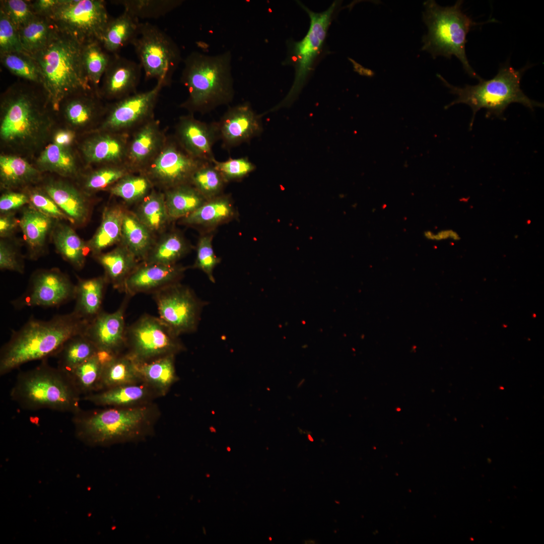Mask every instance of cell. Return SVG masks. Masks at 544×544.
Returning <instances> with one entry per match:
<instances>
[{
	"label": "cell",
	"mask_w": 544,
	"mask_h": 544,
	"mask_svg": "<svg viewBox=\"0 0 544 544\" xmlns=\"http://www.w3.org/2000/svg\"><path fill=\"white\" fill-rule=\"evenodd\" d=\"M89 321L74 311L56 315L48 320L30 318L0 350V375L29 362L57 355L71 337L84 333Z\"/></svg>",
	"instance_id": "6da1fadb"
},
{
	"label": "cell",
	"mask_w": 544,
	"mask_h": 544,
	"mask_svg": "<svg viewBox=\"0 0 544 544\" xmlns=\"http://www.w3.org/2000/svg\"><path fill=\"white\" fill-rule=\"evenodd\" d=\"M152 402L130 407H106L73 414L77 436L94 445H107L138 440L152 432L159 416Z\"/></svg>",
	"instance_id": "7a4b0ae2"
},
{
	"label": "cell",
	"mask_w": 544,
	"mask_h": 544,
	"mask_svg": "<svg viewBox=\"0 0 544 544\" xmlns=\"http://www.w3.org/2000/svg\"><path fill=\"white\" fill-rule=\"evenodd\" d=\"M83 45L56 28L47 44L31 56L39 67L41 85L56 111L71 95L93 88L83 64Z\"/></svg>",
	"instance_id": "3957f363"
},
{
	"label": "cell",
	"mask_w": 544,
	"mask_h": 544,
	"mask_svg": "<svg viewBox=\"0 0 544 544\" xmlns=\"http://www.w3.org/2000/svg\"><path fill=\"white\" fill-rule=\"evenodd\" d=\"M184 62L180 79L189 94L184 107L206 113L232 101L234 90L230 51L215 56L193 52Z\"/></svg>",
	"instance_id": "277c9868"
},
{
	"label": "cell",
	"mask_w": 544,
	"mask_h": 544,
	"mask_svg": "<svg viewBox=\"0 0 544 544\" xmlns=\"http://www.w3.org/2000/svg\"><path fill=\"white\" fill-rule=\"evenodd\" d=\"M10 396L22 409H49L73 415L81 411L82 396L69 375L45 360L36 367L20 372Z\"/></svg>",
	"instance_id": "5b68a950"
},
{
	"label": "cell",
	"mask_w": 544,
	"mask_h": 544,
	"mask_svg": "<svg viewBox=\"0 0 544 544\" xmlns=\"http://www.w3.org/2000/svg\"><path fill=\"white\" fill-rule=\"evenodd\" d=\"M526 67L517 70L509 63H505L492 79L485 80L481 78L477 85H466L461 88L452 85L441 75L437 74L438 78L449 89L450 92L457 96L445 108L459 103L468 105L472 111L469 123L471 129L476 113L483 108L486 110L487 116L502 119L504 111L513 103H520L532 111L535 107H542L543 104L529 98L520 88L521 77Z\"/></svg>",
	"instance_id": "8992f818"
},
{
	"label": "cell",
	"mask_w": 544,
	"mask_h": 544,
	"mask_svg": "<svg viewBox=\"0 0 544 544\" xmlns=\"http://www.w3.org/2000/svg\"><path fill=\"white\" fill-rule=\"evenodd\" d=\"M463 1H457L450 7H441L435 1L424 3L423 20L428 33L422 38V50L430 53L433 58L443 56L451 59L456 57L466 73L479 80L481 78L471 67L465 52L466 36L474 26L484 23L473 21L461 10Z\"/></svg>",
	"instance_id": "52a82bcc"
},
{
	"label": "cell",
	"mask_w": 544,
	"mask_h": 544,
	"mask_svg": "<svg viewBox=\"0 0 544 544\" xmlns=\"http://www.w3.org/2000/svg\"><path fill=\"white\" fill-rule=\"evenodd\" d=\"M300 5L308 14L310 25L306 35L301 41L293 43L291 47L290 59L294 63L295 67L294 81L286 97L265 112L266 114L290 107L298 98L312 70L314 60L321 50L336 3H332L321 13L314 12L303 5Z\"/></svg>",
	"instance_id": "ba28073f"
},
{
	"label": "cell",
	"mask_w": 544,
	"mask_h": 544,
	"mask_svg": "<svg viewBox=\"0 0 544 544\" xmlns=\"http://www.w3.org/2000/svg\"><path fill=\"white\" fill-rule=\"evenodd\" d=\"M131 44L147 79H155L165 86L171 83L181 54L170 37L154 25L141 23L138 35Z\"/></svg>",
	"instance_id": "9c48e42d"
},
{
	"label": "cell",
	"mask_w": 544,
	"mask_h": 544,
	"mask_svg": "<svg viewBox=\"0 0 544 544\" xmlns=\"http://www.w3.org/2000/svg\"><path fill=\"white\" fill-rule=\"evenodd\" d=\"M47 18L57 29L82 44L101 42L110 19L103 0H60Z\"/></svg>",
	"instance_id": "30bf717a"
},
{
	"label": "cell",
	"mask_w": 544,
	"mask_h": 544,
	"mask_svg": "<svg viewBox=\"0 0 544 544\" xmlns=\"http://www.w3.org/2000/svg\"><path fill=\"white\" fill-rule=\"evenodd\" d=\"M0 135L9 144L35 143L43 133L46 121L35 98L23 91L9 94L1 105Z\"/></svg>",
	"instance_id": "8fae6325"
},
{
	"label": "cell",
	"mask_w": 544,
	"mask_h": 544,
	"mask_svg": "<svg viewBox=\"0 0 544 544\" xmlns=\"http://www.w3.org/2000/svg\"><path fill=\"white\" fill-rule=\"evenodd\" d=\"M127 353L138 364L184 350L179 336L159 317L142 316L126 329Z\"/></svg>",
	"instance_id": "7c38bea8"
},
{
	"label": "cell",
	"mask_w": 544,
	"mask_h": 544,
	"mask_svg": "<svg viewBox=\"0 0 544 544\" xmlns=\"http://www.w3.org/2000/svg\"><path fill=\"white\" fill-rule=\"evenodd\" d=\"M153 294L159 317L176 335L196 330L203 305L192 290L178 282Z\"/></svg>",
	"instance_id": "4fadbf2b"
},
{
	"label": "cell",
	"mask_w": 544,
	"mask_h": 544,
	"mask_svg": "<svg viewBox=\"0 0 544 544\" xmlns=\"http://www.w3.org/2000/svg\"><path fill=\"white\" fill-rule=\"evenodd\" d=\"M75 285L57 268L35 273L25 293L11 302L13 307H58L75 299Z\"/></svg>",
	"instance_id": "5bb4252c"
},
{
	"label": "cell",
	"mask_w": 544,
	"mask_h": 544,
	"mask_svg": "<svg viewBox=\"0 0 544 544\" xmlns=\"http://www.w3.org/2000/svg\"><path fill=\"white\" fill-rule=\"evenodd\" d=\"M262 116L253 110L249 103L229 107L217 122L223 147L230 149L260 135L263 131Z\"/></svg>",
	"instance_id": "9a60e30c"
},
{
	"label": "cell",
	"mask_w": 544,
	"mask_h": 544,
	"mask_svg": "<svg viewBox=\"0 0 544 544\" xmlns=\"http://www.w3.org/2000/svg\"><path fill=\"white\" fill-rule=\"evenodd\" d=\"M175 146L163 150L152 165L150 174L154 181L168 189L190 184L194 172L203 163Z\"/></svg>",
	"instance_id": "2e32d148"
},
{
	"label": "cell",
	"mask_w": 544,
	"mask_h": 544,
	"mask_svg": "<svg viewBox=\"0 0 544 544\" xmlns=\"http://www.w3.org/2000/svg\"><path fill=\"white\" fill-rule=\"evenodd\" d=\"M124 311V305L112 313L102 311L88 322L84 334L98 351L116 355L126 347Z\"/></svg>",
	"instance_id": "e0dca14e"
},
{
	"label": "cell",
	"mask_w": 544,
	"mask_h": 544,
	"mask_svg": "<svg viewBox=\"0 0 544 544\" xmlns=\"http://www.w3.org/2000/svg\"><path fill=\"white\" fill-rule=\"evenodd\" d=\"M185 267L142 262L126 279L123 292L129 296L139 293H152L178 283Z\"/></svg>",
	"instance_id": "ac0fdd59"
},
{
	"label": "cell",
	"mask_w": 544,
	"mask_h": 544,
	"mask_svg": "<svg viewBox=\"0 0 544 544\" xmlns=\"http://www.w3.org/2000/svg\"><path fill=\"white\" fill-rule=\"evenodd\" d=\"M178 134L184 150L202 161L213 163L216 160L213 146L219 140L217 122L207 123L187 116L181 119Z\"/></svg>",
	"instance_id": "d6986e66"
},
{
	"label": "cell",
	"mask_w": 544,
	"mask_h": 544,
	"mask_svg": "<svg viewBox=\"0 0 544 544\" xmlns=\"http://www.w3.org/2000/svg\"><path fill=\"white\" fill-rule=\"evenodd\" d=\"M164 86L163 82L158 81L149 91L121 99L110 109L105 122L106 126L114 129L123 128L149 115Z\"/></svg>",
	"instance_id": "ffe728a7"
},
{
	"label": "cell",
	"mask_w": 544,
	"mask_h": 544,
	"mask_svg": "<svg viewBox=\"0 0 544 544\" xmlns=\"http://www.w3.org/2000/svg\"><path fill=\"white\" fill-rule=\"evenodd\" d=\"M142 70L139 63L118 54H111L102 79L103 93L109 98L122 99L129 96L139 83Z\"/></svg>",
	"instance_id": "44dd1931"
},
{
	"label": "cell",
	"mask_w": 544,
	"mask_h": 544,
	"mask_svg": "<svg viewBox=\"0 0 544 544\" xmlns=\"http://www.w3.org/2000/svg\"><path fill=\"white\" fill-rule=\"evenodd\" d=\"M158 394L142 382L114 387L82 397V400L105 407H130L152 402Z\"/></svg>",
	"instance_id": "7402d4cb"
},
{
	"label": "cell",
	"mask_w": 544,
	"mask_h": 544,
	"mask_svg": "<svg viewBox=\"0 0 544 544\" xmlns=\"http://www.w3.org/2000/svg\"><path fill=\"white\" fill-rule=\"evenodd\" d=\"M44 191L72 220L73 224L83 225L88 221L90 208L86 197L71 185L61 181L50 182Z\"/></svg>",
	"instance_id": "603a6c76"
},
{
	"label": "cell",
	"mask_w": 544,
	"mask_h": 544,
	"mask_svg": "<svg viewBox=\"0 0 544 544\" xmlns=\"http://www.w3.org/2000/svg\"><path fill=\"white\" fill-rule=\"evenodd\" d=\"M95 257L104 268L107 283L120 292H123L126 279L139 264V260L121 243L113 250Z\"/></svg>",
	"instance_id": "cb8c5ba5"
},
{
	"label": "cell",
	"mask_w": 544,
	"mask_h": 544,
	"mask_svg": "<svg viewBox=\"0 0 544 544\" xmlns=\"http://www.w3.org/2000/svg\"><path fill=\"white\" fill-rule=\"evenodd\" d=\"M125 209L120 205L106 207L100 225L87 246L95 256L105 249L121 241L122 226Z\"/></svg>",
	"instance_id": "d4e9b609"
},
{
	"label": "cell",
	"mask_w": 544,
	"mask_h": 544,
	"mask_svg": "<svg viewBox=\"0 0 544 544\" xmlns=\"http://www.w3.org/2000/svg\"><path fill=\"white\" fill-rule=\"evenodd\" d=\"M107 283L104 276L79 279L75 285L76 304L73 311L89 322L95 318L102 311L101 307Z\"/></svg>",
	"instance_id": "484cf974"
},
{
	"label": "cell",
	"mask_w": 544,
	"mask_h": 544,
	"mask_svg": "<svg viewBox=\"0 0 544 544\" xmlns=\"http://www.w3.org/2000/svg\"><path fill=\"white\" fill-rule=\"evenodd\" d=\"M140 24L137 18L124 10L120 16L110 19L100 42L104 49L112 54H118L137 36Z\"/></svg>",
	"instance_id": "4316f807"
},
{
	"label": "cell",
	"mask_w": 544,
	"mask_h": 544,
	"mask_svg": "<svg viewBox=\"0 0 544 544\" xmlns=\"http://www.w3.org/2000/svg\"><path fill=\"white\" fill-rule=\"evenodd\" d=\"M175 356L167 355L148 362L138 364L143 382L154 389L159 397L166 395L178 379L175 366Z\"/></svg>",
	"instance_id": "83f0119b"
},
{
	"label": "cell",
	"mask_w": 544,
	"mask_h": 544,
	"mask_svg": "<svg viewBox=\"0 0 544 544\" xmlns=\"http://www.w3.org/2000/svg\"><path fill=\"white\" fill-rule=\"evenodd\" d=\"M53 220L31 206L23 210L19 225L32 252L31 258H35L44 246L54 227Z\"/></svg>",
	"instance_id": "f1b7e54d"
},
{
	"label": "cell",
	"mask_w": 544,
	"mask_h": 544,
	"mask_svg": "<svg viewBox=\"0 0 544 544\" xmlns=\"http://www.w3.org/2000/svg\"><path fill=\"white\" fill-rule=\"evenodd\" d=\"M153 234L139 220L134 212L125 209L121 241L139 260L144 261L154 244Z\"/></svg>",
	"instance_id": "f546056e"
},
{
	"label": "cell",
	"mask_w": 544,
	"mask_h": 544,
	"mask_svg": "<svg viewBox=\"0 0 544 544\" xmlns=\"http://www.w3.org/2000/svg\"><path fill=\"white\" fill-rule=\"evenodd\" d=\"M142 382L138 364L127 353H120L104 365L98 391Z\"/></svg>",
	"instance_id": "4dcf8cb0"
},
{
	"label": "cell",
	"mask_w": 544,
	"mask_h": 544,
	"mask_svg": "<svg viewBox=\"0 0 544 544\" xmlns=\"http://www.w3.org/2000/svg\"><path fill=\"white\" fill-rule=\"evenodd\" d=\"M52 239L58 252L75 269L81 270L85 265L87 250L85 242L70 226L57 223L52 230Z\"/></svg>",
	"instance_id": "1f68e13d"
},
{
	"label": "cell",
	"mask_w": 544,
	"mask_h": 544,
	"mask_svg": "<svg viewBox=\"0 0 544 544\" xmlns=\"http://www.w3.org/2000/svg\"><path fill=\"white\" fill-rule=\"evenodd\" d=\"M235 214L228 197L220 195L207 200L193 212L182 219L183 224L214 227L228 221Z\"/></svg>",
	"instance_id": "d6a6232c"
},
{
	"label": "cell",
	"mask_w": 544,
	"mask_h": 544,
	"mask_svg": "<svg viewBox=\"0 0 544 544\" xmlns=\"http://www.w3.org/2000/svg\"><path fill=\"white\" fill-rule=\"evenodd\" d=\"M164 195L170 221L186 217L207 200L190 184L169 188Z\"/></svg>",
	"instance_id": "836d02e7"
},
{
	"label": "cell",
	"mask_w": 544,
	"mask_h": 544,
	"mask_svg": "<svg viewBox=\"0 0 544 544\" xmlns=\"http://www.w3.org/2000/svg\"><path fill=\"white\" fill-rule=\"evenodd\" d=\"M106 363L105 358L98 351L95 355L67 373L82 397L99 390L103 367Z\"/></svg>",
	"instance_id": "e575fe53"
},
{
	"label": "cell",
	"mask_w": 544,
	"mask_h": 544,
	"mask_svg": "<svg viewBox=\"0 0 544 544\" xmlns=\"http://www.w3.org/2000/svg\"><path fill=\"white\" fill-rule=\"evenodd\" d=\"M55 29L47 17L36 15L18 30L23 52L30 56L39 52L47 44Z\"/></svg>",
	"instance_id": "d590c367"
},
{
	"label": "cell",
	"mask_w": 544,
	"mask_h": 544,
	"mask_svg": "<svg viewBox=\"0 0 544 544\" xmlns=\"http://www.w3.org/2000/svg\"><path fill=\"white\" fill-rule=\"evenodd\" d=\"M134 213L153 234L162 231L170 221L165 195L161 192L149 193L140 202Z\"/></svg>",
	"instance_id": "8d00e7d4"
},
{
	"label": "cell",
	"mask_w": 544,
	"mask_h": 544,
	"mask_svg": "<svg viewBox=\"0 0 544 544\" xmlns=\"http://www.w3.org/2000/svg\"><path fill=\"white\" fill-rule=\"evenodd\" d=\"M98 351L97 347L84 333L74 336L66 342L57 354V368L68 373Z\"/></svg>",
	"instance_id": "74e56055"
},
{
	"label": "cell",
	"mask_w": 544,
	"mask_h": 544,
	"mask_svg": "<svg viewBox=\"0 0 544 544\" xmlns=\"http://www.w3.org/2000/svg\"><path fill=\"white\" fill-rule=\"evenodd\" d=\"M38 176V170L22 158L1 156L0 178L3 187H16L34 181Z\"/></svg>",
	"instance_id": "f35d334b"
},
{
	"label": "cell",
	"mask_w": 544,
	"mask_h": 544,
	"mask_svg": "<svg viewBox=\"0 0 544 544\" xmlns=\"http://www.w3.org/2000/svg\"><path fill=\"white\" fill-rule=\"evenodd\" d=\"M187 250L188 245L180 234L175 232L168 233L154 243L146 259L143 262L164 265L175 264Z\"/></svg>",
	"instance_id": "ab89813d"
},
{
	"label": "cell",
	"mask_w": 544,
	"mask_h": 544,
	"mask_svg": "<svg viewBox=\"0 0 544 544\" xmlns=\"http://www.w3.org/2000/svg\"><path fill=\"white\" fill-rule=\"evenodd\" d=\"M84 155L91 163L113 162L119 160L123 156L125 147L119 139L108 135L94 138L83 146Z\"/></svg>",
	"instance_id": "60d3db41"
},
{
	"label": "cell",
	"mask_w": 544,
	"mask_h": 544,
	"mask_svg": "<svg viewBox=\"0 0 544 544\" xmlns=\"http://www.w3.org/2000/svg\"><path fill=\"white\" fill-rule=\"evenodd\" d=\"M82 56L90 84L92 88H96L109 65L111 55L104 49L99 41L93 40L83 45Z\"/></svg>",
	"instance_id": "b9f144b4"
},
{
	"label": "cell",
	"mask_w": 544,
	"mask_h": 544,
	"mask_svg": "<svg viewBox=\"0 0 544 544\" xmlns=\"http://www.w3.org/2000/svg\"><path fill=\"white\" fill-rule=\"evenodd\" d=\"M139 19H157L180 6L181 0H118L113 1Z\"/></svg>",
	"instance_id": "7bdbcfd3"
},
{
	"label": "cell",
	"mask_w": 544,
	"mask_h": 544,
	"mask_svg": "<svg viewBox=\"0 0 544 544\" xmlns=\"http://www.w3.org/2000/svg\"><path fill=\"white\" fill-rule=\"evenodd\" d=\"M39 167L62 176H71L76 172L74 156L66 148L55 144H50L43 151L38 159Z\"/></svg>",
	"instance_id": "ee69618b"
},
{
	"label": "cell",
	"mask_w": 544,
	"mask_h": 544,
	"mask_svg": "<svg viewBox=\"0 0 544 544\" xmlns=\"http://www.w3.org/2000/svg\"><path fill=\"white\" fill-rule=\"evenodd\" d=\"M225 183L213 163L205 162L194 172L190 184L208 200L221 195Z\"/></svg>",
	"instance_id": "f6af8a7d"
},
{
	"label": "cell",
	"mask_w": 544,
	"mask_h": 544,
	"mask_svg": "<svg viewBox=\"0 0 544 544\" xmlns=\"http://www.w3.org/2000/svg\"><path fill=\"white\" fill-rule=\"evenodd\" d=\"M151 184L144 176L127 175L110 189V193L122 199L127 203L141 202L148 194Z\"/></svg>",
	"instance_id": "bcb514c9"
},
{
	"label": "cell",
	"mask_w": 544,
	"mask_h": 544,
	"mask_svg": "<svg viewBox=\"0 0 544 544\" xmlns=\"http://www.w3.org/2000/svg\"><path fill=\"white\" fill-rule=\"evenodd\" d=\"M2 63L11 73L30 82L42 84L39 67L29 55L22 52H11L1 54Z\"/></svg>",
	"instance_id": "7dc6e473"
},
{
	"label": "cell",
	"mask_w": 544,
	"mask_h": 544,
	"mask_svg": "<svg viewBox=\"0 0 544 544\" xmlns=\"http://www.w3.org/2000/svg\"><path fill=\"white\" fill-rule=\"evenodd\" d=\"M159 134L156 127L149 124L143 127L136 135L129 150L130 160L140 164L148 159L157 148Z\"/></svg>",
	"instance_id": "c3c4849f"
},
{
	"label": "cell",
	"mask_w": 544,
	"mask_h": 544,
	"mask_svg": "<svg viewBox=\"0 0 544 544\" xmlns=\"http://www.w3.org/2000/svg\"><path fill=\"white\" fill-rule=\"evenodd\" d=\"M213 163L226 182L241 179L256 168L247 157L230 158L222 162L215 160Z\"/></svg>",
	"instance_id": "681fc988"
},
{
	"label": "cell",
	"mask_w": 544,
	"mask_h": 544,
	"mask_svg": "<svg viewBox=\"0 0 544 544\" xmlns=\"http://www.w3.org/2000/svg\"><path fill=\"white\" fill-rule=\"evenodd\" d=\"M219 262V259L215 255L213 249L212 236L208 235L202 236L197 243L196 257L193 267L201 270L212 282L215 283L213 271Z\"/></svg>",
	"instance_id": "f907efd6"
},
{
	"label": "cell",
	"mask_w": 544,
	"mask_h": 544,
	"mask_svg": "<svg viewBox=\"0 0 544 544\" xmlns=\"http://www.w3.org/2000/svg\"><path fill=\"white\" fill-rule=\"evenodd\" d=\"M96 111V102L89 98L73 99L67 103L64 108L67 119L71 123L77 125L88 123Z\"/></svg>",
	"instance_id": "816d5d0a"
},
{
	"label": "cell",
	"mask_w": 544,
	"mask_h": 544,
	"mask_svg": "<svg viewBox=\"0 0 544 544\" xmlns=\"http://www.w3.org/2000/svg\"><path fill=\"white\" fill-rule=\"evenodd\" d=\"M1 9L8 16L19 30L27 24L36 16L31 2L24 0H4L1 1Z\"/></svg>",
	"instance_id": "f5cc1de1"
},
{
	"label": "cell",
	"mask_w": 544,
	"mask_h": 544,
	"mask_svg": "<svg viewBox=\"0 0 544 544\" xmlns=\"http://www.w3.org/2000/svg\"><path fill=\"white\" fill-rule=\"evenodd\" d=\"M128 175L127 171L121 168L107 167L98 170L91 174L85 183V189L89 191L103 189L115 183Z\"/></svg>",
	"instance_id": "db71d44e"
},
{
	"label": "cell",
	"mask_w": 544,
	"mask_h": 544,
	"mask_svg": "<svg viewBox=\"0 0 544 544\" xmlns=\"http://www.w3.org/2000/svg\"><path fill=\"white\" fill-rule=\"evenodd\" d=\"M22 52L18 30L0 9V54Z\"/></svg>",
	"instance_id": "11a10c76"
},
{
	"label": "cell",
	"mask_w": 544,
	"mask_h": 544,
	"mask_svg": "<svg viewBox=\"0 0 544 544\" xmlns=\"http://www.w3.org/2000/svg\"><path fill=\"white\" fill-rule=\"evenodd\" d=\"M28 195L30 206L36 210L53 219L66 220L73 224L72 220L45 191L32 190Z\"/></svg>",
	"instance_id": "9f6ffc18"
},
{
	"label": "cell",
	"mask_w": 544,
	"mask_h": 544,
	"mask_svg": "<svg viewBox=\"0 0 544 544\" xmlns=\"http://www.w3.org/2000/svg\"><path fill=\"white\" fill-rule=\"evenodd\" d=\"M0 269L23 274V262L14 250L3 240L0 242Z\"/></svg>",
	"instance_id": "6f0895ef"
},
{
	"label": "cell",
	"mask_w": 544,
	"mask_h": 544,
	"mask_svg": "<svg viewBox=\"0 0 544 544\" xmlns=\"http://www.w3.org/2000/svg\"><path fill=\"white\" fill-rule=\"evenodd\" d=\"M29 195L26 194L9 192L0 198V211L2 214L12 212L26 204L29 203Z\"/></svg>",
	"instance_id": "680465c9"
},
{
	"label": "cell",
	"mask_w": 544,
	"mask_h": 544,
	"mask_svg": "<svg viewBox=\"0 0 544 544\" xmlns=\"http://www.w3.org/2000/svg\"><path fill=\"white\" fill-rule=\"evenodd\" d=\"M18 225V221L13 212L2 214L0 217V236L9 237L12 235Z\"/></svg>",
	"instance_id": "91938a15"
},
{
	"label": "cell",
	"mask_w": 544,
	"mask_h": 544,
	"mask_svg": "<svg viewBox=\"0 0 544 544\" xmlns=\"http://www.w3.org/2000/svg\"><path fill=\"white\" fill-rule=\"evenodd\" d=\"M60 0H37L31 2L36 15L47 17Z\"/></svg>",
	"instance_id": "94428289"
},
{
	"label": "cell",
	"mask_w": 544,
	"mask_h": 544,
	"mask_svg": "<svg viewBox=\"0 0 544 544\" xmlns=\"http://www.w3.org/2000/svg\"><path fill=\"white\" fill-rule=\"evenodd\" d=\"M424 236L427 239L433 241H441L448 239L457 241L460 238L459 235L451 229L443 230L436 234L428 230L424 232Z\"/></svg>",
	"instance_id": "6125c7cd"
},
{
	"label": "cell",
	"mask_w": 544,
	"mask_h": 544,
	"mask_svg": "<svg viewBox=\"0 0 544 544\" xmlns=\"http://www.w3.org/2000/svg\"><path fill=\"white\" fill-rule=\"evenodd\" d=\"M75 137L74 132L71 130H59L54 135V144L61 147H67L73 143Z\"/></svg>",
	"instance_id": "be15d7a7"
}]
</instances>
